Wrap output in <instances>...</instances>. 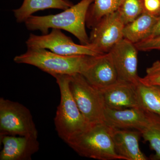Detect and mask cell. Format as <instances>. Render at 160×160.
<instances>
[{"instance_id": "6da1fadb", "label": "cell", "mask_w": 160, "mask_h": 160, "mask_svg": "<svg viewBox=\"0 0 160 160\" xmlns=\"http://www.w3.org/2000/svg\"><path fill=\"white\" fill-rule=\"evenodd\" d=\"M94 0H81L62 12L54 15L36 16L32 15L25 22L27 29L39 30L43 34L49 29L69 32L77 38L81 44L89 45V39L86 29V18L89 7Z\"/></svg>"}, {"instance_id": "7a4b0ae2", "label": "cell", "mask_w": 160, "mask_h": 160, "mask_svg": "<svg viewBox=\"0 0 160 160\" xmlns=\"http://www.w3.org/2000/svg\"><path fill=\"white\" fill-rule=\"evenodd\" d=\"M52 77L56 80L61 94L54 118L56 130L67 144L92 124L83 116L72 95L69 85L70 75L56 74Z\"/></svg>"}, {"instance_id": "3957f363", "label": "cell", "mask_w": 160, "mask_h": 160, "mask_svg": "<svg viewBox=\"0 0 160 160\" xmlns=\"http://www.w3.org/2000/svg\"><path fill=\"white\" fill-rule=\"evenodd\" d=\"M67 145L83 157L99 160H124L116 151L111 127L105 123L92 124Z\"/></svg>"}, {"instance_id": "277c9868", "label": "cell", "mask_w": 160, "mask_h": 160, "mask_svg": "<svg viewBox=\"0 0 160 160\" xmlns=\"http://www.w3.org/2000/svg\"><path fill=\"white\" fill-rule=\"evenodd\" d=\"M89 56H67L57 54L42 48H28L23 54L14 58L15 62L37 67L51 76L81 73Z\"/></svg>"}, {"instance_id": "5b68a950", "label": "cell", "mask_w": 160, "mask_h": 160, "mask_svg": "<svg viewBox=\"0 0 160 160\" xmlns=\"http://www.w3.org/2000/svg\"><path fill=\"white\" fill-rule=\"evenodd\" d=\"M69 85L72 95L87 122L90 124L104 123L106 105L102 92L80 73L70 75Z\"/></svg>"}, {"instance_id": "8992f818", "label": "cell", "mask_w": 160, "mask_h": 160, "mask_svg": "<svg viewBox=\"0 0 160 160\" xmlns=\"http://www.w3.org/2000/svg\"><path fill=\"white\" fill-rule=\"evenodd\" d=\"M38 138V131L29 109L18 102L0 98V138L5 136Z\"/></svg>"}, {"instance_id": "52a82bcc", "label": "cell", "mask_w": 160, "mask_h": 160, "mask_svg": "<svg viewBox=\"0 0 160 160\" xmlns=\"http://www.w3.org/2000/svg\"><path fill=\"white\" fill-rule=\"evenodd\" d=\"M52 29L50 33L42 35L30 34L26 42L27 47L48 49L57 54L67 56H95L102 54L90 45H79L74 43L71 38L62 33L61 29Z\"/></svg>"}, {"instance_id": "ba28073f", "label": "cell", "mask_w": 160, "mask_h": 160, "mask_svg": "<svg viewBox=\"0 0 160 160\" xmlns=\"http://www.w3.org/2000/svg\"><path fill=\"white\" fill-rule=\"evenodd\" d=\"M125 26L118 11L106 15L92 28L89 45L101 53H108L124 38Z\"/></svg>"}, {"instance_id": "9c48e42d", "label": "cell", "mask_w": 160, "mask_h": 160, "mask_svg": "<svg viewBox=\"0 0 160 160\" xmlns=\"http://www.w3.org/2000/svg\"><path fill=\"white\" fill-rule=\"evenodd\" d=\"M80 74L100 91L118 81L117 72L109 52L95 56H89Z\"/></svg>"}, {"instance_id": "30bf717a", "label": "cell", "mask_w": 160, "mask_h": 160, "mask_svg": "<svg viewBox=\"0 0 160 160\" xmlns=\"http://www.w3.org/2000/svg\"><path fill=\"white\" fill-rule=\"evenodd\" d=\"M138 51L134 44L123 38L109 52L119 81L129 82L136 86L139 82Z\"/></svg>"}, {"instance_id": "8fae6325", "label": "cell", "mask_w": 160, "mask_h": 160, "mask_svg": "<svg viewBox=\"0 0 160 160\" xmlns=\"http://www.w3.org/2000/svg\"><path fill=\"white\" fill-rule=\"evenodd\" d=\"M148 112L141 107L114 109L106 107L104 123L120 129H136L142 132L148 125Z\"/></svg>"}, {"instance_id": "7c38bea8", "label": "cell", "mask_w": 160, "mask_h": 160, "mask_svg": "<svg viewBox=\"0 0 160 160\" xmlns=\"http://www.w3.org/2000/svg\"><path fill=\"white\" fill-rule=\"evenodd\" d=\"M3 145L0 160H31L39 149L38 138L7 135L0 138Z\"/></svg>"}, {"instance_id": "4fadbf2b", "label": "cell", "mask_w": 160, "mask_h": 160, "mask_svg": "<svg viewBox=\"0 0 160 160\" xmlns=\"http://www.w3.org/2000/svg\"><path fill=\"white\" fill-rule=\"evenodd\" d=\"M100 91L107 108L123 109L140 107L136 86L132 83L118 80L116 83Z\"/></svg>"}, {"instance_id": "5bb4252c", "label": "cell", "mask_w": 160, "mask_h": 160, "mask_svg": "<svg viewBox=\"0 0 160 160\" xmlns=\"http://www.w3.org/2000/svg\"><path fill=\"white\" fill-rule=\"evenodd\" d=\"M112 135L117 153L124 160H147L140 149L141 132L136 129H120L111 127Z\"/></svg>"}, {"instance_id": "9a60e30c", "label": "cell", "mask_w": 160, "mask_h": 160, "mask_svg": "<svg viewBox=\"0 0 160 160\" xmlns=\"http://www.w3.org/2000/svg\"><path fill=\"white\" fill-rule=\"evenodd\" d=\"M69 0H24L18 9L13 10L18 23L25 22L32 14L46 9L66 10L73 6Z\"/></svg>"}, {"instance_id": "2e32d148", "label": "cell", "mask_w": 160, "mask_h": 160, "mask_svg": "<svg viewBox=\"0 0 160 160\" xmlns=\"http://www.w3.org/2000/svg\"><path fill=\"white\" fill-rule=\"evenodd\" d=\"M158 18L144 12L134 21L125 25L123 38L134 44L146 39L149 37Z\"/></svg>"}, {"instance_id": "e0dca14e", "label": "cell", "mask_w": 160, "mask_h": 160, "mask_svg": "<svg viewBox=\"0 0 160 160\" xmlns=\"http://www.w3.org/2000/svg\"><path fill=\"white\" fill-rule=\"evenodd\" d=\"M136 89L140 107L160 115V86L146 85L139 82Z\"/></svg>"}, {"instance_id": "ac0fdd59", "label": "cell", "mask_w": 160, "mask_h": 160, "mask_svg": "<svg viewBox=\"0 0 160 160\" xmlns=\"http://www.w3.org/2000/svg\"><path fill=\"white\" fill-rule=\"evenodd\" d=\"M124 0H94L89 7L86 24L92 28L101 19L109 13L117 11Z\"/></svg>"}, {"instance_id": "d6986e66", "label": "cell", "mask_w": 160, "mask_h": 160, "mask_svg": "<svg viewBox=\"0 0 160 160\" xmlns=\"http://www.w3.org/2000/svg\"><path fill=\"white\" fill-rule=\"evenodd\" d=\"M148 112V125L142 132L144 141L149 142L150 148L155 152L151 159L160 160V115Z\"/></svg>"}, {"instance_id": "ffe728a7", "label": "cell", "mask_w": 160, "mask_h": 160, "mask_svg": "<svg viewBox=\"0 0 160 160\" xmlns=\"http://www.w3.org/2000/svg\"><path fill=\"white\" fill-rule=\"evenodd\" d=\"M125 25L144 13L142 0H124L117 10Z\"/></svg>"}, {"instance_id": "44dd1931", "label": "cell", "mask_w": 160, "mask_h": 160, "mask_svg": "<svg viewBox=\"0 0 160 160\" xmlns=\"http://www.w3.org/2000/svg\"><path fill=\"white\" fill-rule=\"evenodd\" d=\"M146 75L140 78V82L146 85L160 86V61H157L146 70Z\"/></svg>"}, {"instance_id": "7402d4cb", "label": "cell", "mask_w": 160, "mask_h": 160, "mask_svg": "<svg viewBox=\"0 0 160 160\" xmlns=\"http://www.w3.org/2000/svg\"><path fill=\"white\" fill-rule=\"evenodd\" d=\"M137 49L140 51H149L154 49L160 50V35L143 40L135 44Z\"/></svg>"}, {"instance_id": "603a6c76", "label": "cell", "mask_w": 160, "mask_h": 160, "mask_svg": "<svg viewBox=\"0 0 160 160\" xmlns=\"http://www.w3.org/2000/svg\"><path fill=\"white\" fill-rule=\"evenodd\" d=\"M144 12L160 16V0H142Z\"/></svg>"}, {"instance_id": "cb8c5ba5", "label": "cell", "mask_w": 160, "mask_h": 160, "mask_svg": "<svg viewBox=\"0 0 160 160\" xmlns=\"http://www.w3.org/2000/svg\"><path fill=\"white\" fill-rule=\"evenodd\" d=\"M159 35H160V17H159L157 22L152 30L149 37L147 39L151 38Z\"/></svg>"}, {"instance_id": "d4e9b609", "label": "cell", "mask_w": 160, "mask_h": 160, "mask_svg": "<svg viewBox=\"0 0 160 160\" xmlns=\"http://www.w3.org/2000/svg\"></svg>"}]
</instances>
